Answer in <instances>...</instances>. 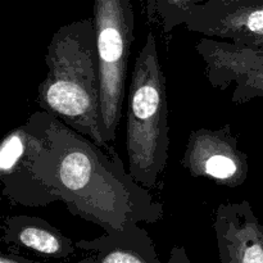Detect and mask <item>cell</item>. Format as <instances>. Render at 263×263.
<instances>
[{
	"label": "cell",
	"instance_id": "cell-1",
	"mask_svg": "<svg viewBox=\"0 0 263 263\" xmlns=\"http://www.w3.org/2000/svg\"><path fill=\"white\" fill-rule=\"evenodd\" d=\"M32 170L71 215L104 231L164 217L163 204L136 182L115 148L99 146L50 113L48 140Z\"/></svg>",
	"mask_w": 263,
	"mask_h": 263
},
{
	"label": "cell",
	"instance_id": "cell-2",
	"mask_svg": "<svg viewBox=\"0 0 263 263\" xmlns=\"http://www.w3.org/2000/svg\"><path fill=\"white\" fill-rule=\"evenodd\" d=\"M48 73L39 85L37 104L95 144L110 149L99 128L100 82L92 18L55 31L46 48Z\"/></svg>",
	"mask_w": 263,
	"mask_h": 263
},
{
	"label": "cell",
	"instance_id": "cell-3",
	"mask_svg": "<svg viewBox=\"0 0 263 263\" xmlns=\"http://www.w3.org/2000/svg\"><path fill=\"white\" fill-rule=\"evenodd\" d=\"M170 126L166 76L156 37L146 35L131 74L126 107L128 172L136 182L154 189L168 161Z\"/></svg>",
	"mask_w": 263,
	"mask_h": 263
},
{
	"label": "cell",
	"instance_id": "cell-4",
	"mask_svg": "<svg viewBox=\"0 0 263 263\" xmlns=\"http://www.w3.org/2000/svg\"><path fill=\"white\" fill-rule=\"evenodd\" d=\"M92 22L99 63V128L105 143L112 145L122 118L128 59L135 41L131 0H94Z\"/></svg>",
	"mask_w": 263,
	"mask_h": 263
},
{
	"label": "cell",
	"instance_id": "cell-5",
	"mask_svg": "<svg viewBox=\"0 0 263 263\" xmlns=\"http://www.w3.org/2000/svg\"><path fill=\"white\" fill-rule=\"evenodd\" d=\"M49 113L33 112L23 125L10 130L0 144L2 193L12 204L46 207L58 198L33 174V162L48 140Z\"/></svg>",
	"mask_w": 263,
	"mask_h": 263
},
{
	"label": "cell",
	"instance_id": "cell-6",
	"mask_svg": "<svg viewBox=\"0 0 263 263\" xmlns=\"http://www.w3.org/2000/svg\"><path fill=\"white\" fill-rule=\"evenodd\" d=\"M195 50L212 87L226 90L235 84L231 102L243 104L263 98V49L204 36L197 41Z\"/></svg>",
	"mask_w": 263,
	"mask_h": 263
},
{
	"label": "cell",
	"instance_id": "cell-7",
	"mask_svg": "<svg viewBox=\"0 0 263 263\" xmlns=\"http://www.w3.org/2000/svg\"><path fill=\"white\" fill-rule=\"evenodd\" d=\"M181 166L190 176L205 177L226 187L240 186L249 175L248 156L239 148L230 125L192 131Z\"/></svg>",
	"mask_w": 263,
	"mask_h": 263
},
{
	"label": "cell",
	"instance_id": "cell-8",
	"mask_svg": "<svg viewBox=\"0 0 263 263\" xmlns=\"http://www.w3.org/2000/svg\"><path fill=\"white\" fill-rule=\"evenodd\" d=\"M185 27L207 37L259 48L263 44V0H205L195 5Z\"/></svg>",
	"mask_w": 263,
	"mask_h": 263
},
{
	"label": "cell",
	"instance_id": "cell-9",
	"mask_svg": "<svg viewBox=\"0 0 263 263\" xmlns=\"http://www.w3.org/2000/svg\"><path fill=\"white\" fill-rule=\"evenodd\" d=\"M213 230L221 263H263V225L248 200L218 205Z\"/></svg>",
	"mask_w": 263,
	"mask_h": 263
},
{
	"label": "cell",
	"instance_id": "cell-10",
	"mask_svg": "<svg viewBox=\"0 0 263 263\" xmlns=\"http://www.w3.org/2000/svg\"><path fill=\"white\" fill-rule=\"evenodd\" d=\"M76 247L84 252L77 263H162L153 239L135 221L91 240L76 241Z\"/></svg>",
	"mask_w": 263,
	"mask_h": 263
},
{
	"label": "cell",
	"instance_id": "cell-11",
	"mask_svg": "<svg viewBox=\"0 0 263 263\" xmlns=\"http://www.w3.org/2000/svg\"><path fill=\"white\" fill-rule=\"evenodd\" d=\"M2 241L23 248L45 258L64 259L73 256L76 243L44 218L35 216H7L3 220Z\"/></svg>",
	"mask_w": 263,
	"mask_h": 263
},
{
	"label": "cell",
	"instance_id": "cell-12",
	"mask_svg": "<svg viewBox=\"0 0 263 263\" xmlns=\"http://www.w3.org/2000/svg\"><path fill=\"white\" fill-rule=\"evenodd\" d=\"M205 0H145L146 21L157 26L161 32L170 33L186 23L195 5Z\"/></svg>",
	"mask_w": 263,
	"mask_h": 263
},
{
	"label": "cell",
	"instance_id": "cell-13",
	"mask_svg": "<svg viewBox=\"0 0 263 263\" xmlns=\"http://www.w3.org/2000/svg\"><path fill=\"white\" fill-rule=\"evenodd\" d=\"M167 263H193L190 261L189 256L186 253V249L182 246H175L171 249L170 253V258Z\"/></svg>",
	"mask_w": 263,
	"mask_h": 263
},
{
	"label": "cell",
	"instance_id": "cell-14",
	"mask_svg": "<svg viewBox=\"0 0 263 263\" xmlns=\"http://www.w3.org/2000/svg\"><path fill=\"white\" fill-rule=\"evenodd\" d=\"M0 263H41V262L28 259L26 258V257L14 253V252H4V253H2V256H0Z\"/></svg>",
	"mask_w": 263,
	"mask_h": 263
},
{
	"label": "cell",
	"instance_id": "cell-15",
	"mask_svg": "<svg viewBox=\"0 0 263 263\" xmlns=\"http://www.w3.org/2000/svg\"><path fill=\"white\" fill-rule=\"evenodd\" d=\"M259 49H263V44H262V45H261V46H259Z\"/></svg>",
	"mask_w": 263,
	"mask_h": 263
}]
</instances>
